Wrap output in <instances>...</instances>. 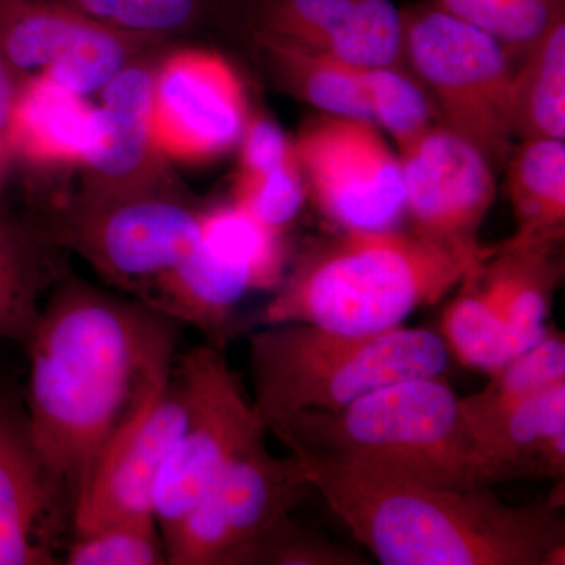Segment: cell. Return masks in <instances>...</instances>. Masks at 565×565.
<instances>
[{
  "label": "cell",
  "mask_w": 565,
  "mask_h": 565,
  "mask_svg": "<svg viewBox=\"0 0 565 565\" xmlns=\"http://www.w3.org/2000/svg\"><path fill=\"white\" fill-rule=\"evenodd\" d=\"M178 363L191 382L192 412L152 493L163 542L228 465L267 433L217 345L192 349Z\"/></svg>",
  "instance_id": "ba28073f"
},
{
  "label": "cell",
  "mask_w": 565,
  "mask_h": 565,
  "mask_svg": "<svg viewBox=\"0 0 565 565\" xmlns=\"http://www.w3.org/2000/svg\"><path fill=\"white\" fill-rule=\"evenodd\" d=\"M68 565H163L167 546L154 514L115 520L87 533L74 534Z\"/></svg>",
  "instance_id": "f1b7e54d"
},
{
  "label": "cell",
  "mask_w": 565,
  "mask_h": 565,
  "mask_svg": "<svg viewBox=\"0 0 565 565\" xmlns=\"http://www.w3.org/2000/svg\"><path fill=\"white\" fill-rule=\"evenodd\" d=\"M96 22L68 0H0V54L25 79L43 73Z\"/></svg>",
  "instance_id": "44dd1931"
},
{
  "label": "cell",
  "mask_w": 565,
  "mask_h": 565,
  "mask_svg": "<svg viewBox=\"0 0 565 565\" xmlns=\"http://www.w3.org/2000/svg\"><path fill=\"white\" fill-rule=\"evenodd\" d=\"M315 487L292 455H270L255 441L228 465L167 539L172 565H237L281 519L291 515Z\"/></svg>",
  "instance_id": "9c48e42d"
},
{
  "label": "cell",
  "mask_w": 565,
  "mask_h": 565,
  "mask_svg": "<svg viewBox=\"0 0 565 565\" xmlns=\"http://www.w3.org/2000/svg\"><path fill=\"white\" fill-rule=\"evenodd\" d=\"M512 122L515 140L565 139V18L516 63Z\"/></svg>",
  "instance_id": "603a6c76"
},
{
  "label": "cell",
  "mask_w": 565,
  "mask_h": 565,
  "mask_svg": "<svg viewBox=\"0 0 565 565\" xmlns=\"http://www.w3.org/2000/svg\"><path fill=\"white\" fill-rule=\"evenodd\" d=\"M353 539L385 565H564L561 505L505 504L286 446Z\"/></svg>",
  "instance_id": "7a4b0ae2"
},
{
  "label": "cell",
  "mask_w": 565,
  "mask_h": 565,
  "mask_svg": "<svg viewBox=\"0 0 565 565\" xmlns=\"http://www.w3.org/2000/svg\"><path fill=\"white\" fill-rule=\"evenodd\" d=\"M191 412V382L177 359L170 377L111 435L82 482L71 508L74 534L126 516L152 514L156 482Z\"/></svg>",
  "instance_id": "8fae6325"
},
{
  "label": "cell",
  "mask_w": 565,
  "mask_h": 565,
  "mask_svg": "<svg viewBox=\"0 0 565 565\" xmlns=\"http://www.w3.org/2000/svg\"><path fill=\"white\" fill-rule=\"evenodd\" d=\"M367 0H259L264 35L329 51Z\"/></svg>",
  "instance_id": "f546056e"
},
{
  "label": "cell",
  "mask_w": 565,
  "mask_h": 565,
  "mask_svg": "<svg viewBox=\"0 0 565 565\" xmlns=\"http://www.w3.org/2000/svg\"><path fill=\"white\" fill-rule=\"evenodd\" d=\"M98 126V107L44 74L22 79L6 151L35 166H84Z\"/></svg>",
  "instance_id": "e0dca14e"
},
{
  "label": "cell",
  "mask_w": 565,
  "mask_h": 565,
  "mask_svg": "<svg viewBox=\"0 0 565 565\" xmlns=\"http://www.w3.org/2000/svg\"><path fill=\"white\" fill-rule=\"evenodd\" d=\"M50 223L0 210V340L28 345L50 291L62 280Z\"/></svg>",
  "instance_id": "ac0fdd59"
},
{
  "label": "cell",
  "mask_w": 565,
  "mask_h": 565,
  "mask_svg": "<svg viewBox=\"0 0 565 565\" xmlns=\"http://www.w3.org/2000/svg\"><path fill=\"white\" fill-rule=\"evenodd\" d=\"M239 174L273 172L296 158L292 141L269 118H248L241 137Z\"/></svg>",
  "instance_id": "836d02e7"
},
{
  "label": "cell",
  "mask_w": 565,
  "mask_h": 565,
  "mask_svg": "<svg viewBox=\"0 0 565 565\" xmlns=\"http://www.w3.org/2000/svg\"><path fill=\"white\" fill-rule=\"evenodd\" d=\"M362 555L285 516L245 550L237 565H364Z\"/></svg>",
  "instance_id": "4dcf8cb0"
},
{
  "label": "cell",
  "mask_w": 565,
  "mask_h": 565,
  "mask_svg": "<svg viewBox=\"0 0 565 565\" xmlns=\"http://www.w3.org/2000/svg\"><path fill=\"white\" fill-rule=\"evenodd\" d=\"M307 185L297 158L263 174H239L233 203L278 234L302 211Z\"/></svg>",
  "instance_id": "1f68e13d"
},
{
  "label": "cell",
  "mask_w": 565,
  "mask_h": 565,
  "mask_svg": "<svg viewBox=\"0 0 565 565\" xmlns=\"http://www.w3.org/2000/svg\"><path fill=\"white\" fill-rule=\"evenodd\" d=\"M278 79L323 115L373 121L360 68L327 52L258 33Z\"/></svg>",
  "instance_id": "7402d4cb"
},
{
  "label": "cell",
  "mask_w": 565,
  "mask_h": 565,
  "mask_svg": "<svg viewBox=\"0 0 565 565\" xmlns=\"http://www.w3.org/2000/svg\"><path fill=\"white\" fill-rule=\"evenodd\" d=\"M440 337L460 363L489 375L515 356L504 319L478 285L462 286L446 307Z\"/></svg>",
  "instance_id": "d4e9b609"
},
{
  "label": "cell",
  "mask_w": 565,
  "mask_h": 565,
  "mask_svg": "<svg viewBox=\"0 0 565 565\" xmlns=\"http://www.w3.org/2000/svg\"><path fill=\"white\" fill-rule=\"evenodd\" d=\"M456 18L500 41L516 62L556 21L565 0H430Z\"/></svg>",
  "instance_id": "4316f807"
},
{
  "label": "cell",
  "mask_w": 565,
  "mask_h": 565,
  "mask_svg": "<svg viewBox=\"0 0 565 565\" xmlns=\"http://www.w3.org/2000/svg\"><path fill=\"white\" fill-rule=\"evenodd\" d=\"M152 40L98 21L40 74L85 98L102 92L115 74L139 58L143 44Z\"/></svg>",
  "instance_id": "484cf974"
},
{
  "label": "cell",
  "mask_w": 565,
  "mask_h": 565,
  "mask_svg": "<svg viewBox=\"0 0 565 565\" xmlns=\"http://www.w3.org/2000/svg\"><path fill=\"white\" fill-rule=\"evenodd\" d=\"M96 21L136 35L181 31L199 17L202 0H68Z\"/></svg>",
  "instance_id": "d6a6232c"
},
{
  "label": "cell",
  "mask_w": 565,
  "mask_h": 565,
  "mask_svg": "<svg viewBox=\"0 0 565 565\" xmlns=\"http://www.w3.org/2000/svg\"><path fill=\"white\" fill-rule=\"evenodd\" d=\"M156 66L134 61L106 85L98 106V128L87 161L88 178L84 202H104L154 191L150 180L161 154L151 137Z\"/></svg>",
  "instance_id": "5bb4252c"
},
{
  "label": "cell",
  "mask_w": 565,
  "mask_h": 565,
  "mask_svg": "<svg viewBox=\"0 0 565 565\" xmlns=\"http://www.w3.org/2000/svg\"><path fill=\"white\" fill-rule=\"evenodd\" d=\"M21 82V77L11 70L9 63L0 54V154L6 152L11 111H13Z\"/></svg>",
  "instance_id": "e575fe53"
},
{
  "label": "cell",
  "mask_w": 565,
  "mask_h": 565,
  "mask_svg": "<svg viewBox=\"0 0 565 565\" xmlns=\"http://www.w3.org/2000/svg\"><path fill=\"white\" fill-rule=\"evenodd\" d=\"M440 334L399 326L374 333L277 323L248 337L253 408L264 426L303 411H340L412 379L444 377Z\"/></svg>",
  "instance_id": "5b68a950"
},
{
  "label": "cell",
  "mask_w": 565,
  "mask_h": 565,
  "mask_svg": "<svg viewBox=\"0 0 565 565\" xmlns=\"http://www.w3.org/2000/svg\"><path fill=\"white\" fill-rule=\"evenodd\" d=\"M285 446L444 489L508 482L462 399L444 377L412 379L340 411H303L269 424Z\"/></svg>",
  "instance_id": "277c9868"
},
{
  "label": "cell",
  "mask_w": 565,
  "mask_h": 565,
  "mask_svg": "<svg viewBox=\"0 0 565 565\" xmlns=\"http://www.w3.org/2000/svg\"><path fill=\"white\" fill-rule=\"evenodd\" d=\"M486 263L415 232L343 230L300 256L259 322L382 332L403 326L457 286L475 285Z\"/></svg>",
  "instance_id": "3957f363"
},
{
  "label": "cell",
  "mask_w": 565,
  "mask_h": 565,
  "mask_svg": "<svg viewBox=\"0 0 565 565\" xmlns=\"http://www.w3.org/2000/svg\"><path fill=\"white\" fill-rule=\"evenodd\" d=\"M508 192L514 207L516 232L503 248L564 243V140H522L508 162Z\"/></svg>",
  "instance_id": "ffe728a7"
},
{
  "label": "cell",
  "mask_w": 565,
  "mask_h": 565,
  "mask_svg": "<svg viewBox=\"0 0 565 565\" xmlns=\"http://www.w3.org/2000/svg\"><path fill=\"white\" fill-rule=\"evenodd\" d=\"M264 280L243 256L200 236L195 250L156 281L140 302L217 338L248 292L270 289Z\"/></svg>",
  "instance_id": "2e32d148"
},
{
  "label": "cell",
  "mask_w": 565,
  "mask_h": 565,
  "mask_svg": "<svg viewBox=\"0 0 565 565\" xmlns=\"http://www.w3.org/2000/svg\"><path fill=\"white\" fill-rule=\"evenodd\" d=\"M405 214L416 234L489 262L497 248L482 247L478 234L494 195V169L484 154L456 132L435 125L399 152Z\"/></svg>",
  "instance_id": "4fadbf2b"
},
{
  "label": "cell",
  "mask_w": 565,
  "mask_h": 565,
  "mask_svg": "<svg viewBox=\"0 0 565 565\" xmlns=\"http://www.w3.org/2000/svg\"><path fill=\"white\" fill-rule=\"evenodd\" d=\"M181 323L77 278L52 288L25 345L33 444L74 503L111 435L170 377Z\"/></svg>",
  "instance_id": "6da1fadb"
},
{
  "label": "cell",
  "mask_w": 565,
  "mask_h": 565,
  "mask_svg": "<svg viewBox=\"0 0 565 565\" xmlns=\"http://www.w3.org/2000/svg\"><path fill=\"white\" fill-rule=\"evenodd\" d=\"M401 13L405 66L433 102L438 125L501 169L514 150L512 82L519 62L492 35L430 0Z\"/></svg>",
  "instance_id": "8992f818"
},
{
  "label": "cell",
  "mask_w": 565,
  "mask_h": 565,
  "mask_svg": "<svg viewBox=\"0 0 565 565\" xmlns=\"http://www.w3.org/2000/svg\"><path fill=\"white\" fill-rule=\"evenodd\" d=\"M561 382H565V337L550 327L537 344L490 374L486 388L460 399L465 415L478 429L527 397Z\"/></svg>",
  "instance_id": "cb8c5ba5"
},
{
  "label": "cell",
  "mask_w": 565,
  "mask_h": 565,
  "mask_svg": "<svg viewBox=\"0 0 565 565\" xmlns=\"http://www.w3.org/2000/svg\"><path fill=\"white\" fill-rule=\"evenodd\" d=\"M559 245L497 247L475 282L504 319L515 356L548 333L550 305L564 270L556 256Z\"/></svg>",
  "instance_id": "d6986e66"
},
{
  "label": "cell",
  "mask_w": 565,
  "mask_h": 565,
  "mask_svg": "<svg viewBox=\"0 0 565 565\" xmlns=\"http://www.w3.org/2000/svg\"><path fill=\"white\" fill-rule=\"evenodd\" d=\"M63 493L33 444L25 408L0 388V565H50Z\"/></svg>",
  "instance_id": "9a60e30c"
},
{
  "label": "cell",
  "mask_w": 565,
  "mask_h": 565,
  "mask_svg": "<svg viewBox=\"0 0 565 565\" xmlns=\"http://www.w3.org/2000/svg\"><path fill=\"white\" fill-rule=\"evenodd\" d=\"M294 143L307 192L343 230H393L405 214L403 163L373 121L308 122Z\"/></svg>",
  "instance_id": "30bf717a"
},
{
  "label": "cell",
  "mask_w": 565,
  "mask_h": 565,
  "mask_svg": "<svg viewBox=\"0 0 565 565\" xmlns=\"http://www.w3.org/2000/svg\"><path fill=\"white\" fill-rule=\"evenodd\" d=\"M203 211L163 192L104 202L77 200L50 223L62 247L79 253L103 278L141 300L200 243Z\"/></svg>",
  "instance_id": "52a82bcc"
},
{
  "label": "cell",
  "mask_w": 565,
  "mask_h": 565,
  "mask_svg": "<svg viewBox=\"0 0 565 565\" xmlns=\"http://www.w3.org/2000/svg\"><path fill=\"white\" fill-rule=\"evenodd\" d=\"M360 73L373 122L392 137L399 152L438 125L434 104L414 74L404 68H360Z\"/></svg>",
  "instance_id": "83f0119b"
},
{
  "label": "cell",
  "mask_w": 565,
  "mask_h": 565,
  "mask_svg": "<svg viewBox=\"0 0 565 565\" xmlns=\"http://www.w3.org/2000/svg\"><path fill=\"white\" fill-rule=\"evenodd\" d=\"M247 120L243 82L222 55L182 50L156 66L151 137L162 159L218 158L239 143Z\"/></svg>",
  "instance_id": "7c38bea8"
}]
</instances>
